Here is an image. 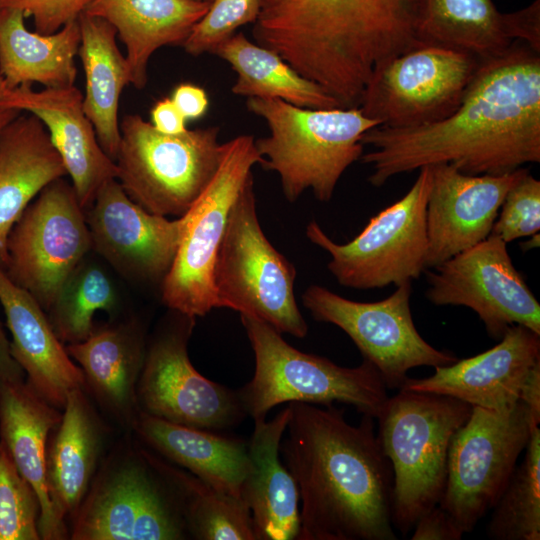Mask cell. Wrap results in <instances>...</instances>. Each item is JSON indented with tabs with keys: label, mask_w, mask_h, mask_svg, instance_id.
Returning <instances> with one entry per match:
<instances>
[{
	"label": "cell",
	"mask_w": 540,
	"mask_h": 540,
	"mask_svg": "<svg viewBox=\"0 0 540 540\" xmlns=\"http://www.w3.org/2000/svg\"><path fill=\"white\" fill-rule=\"evenodd\" d=\"M369 182L450 164L469 175H499L540 162V52L514 41L482 59L456 110L413 128L376 126L361 139Z\"/></svg>",
	"instance_id": "1"
},
{
	"label": "cell",
	"mask_w": 540,
	"mask_h": 540,
	"mask_svg": "<svg viewBox=\"0 0 540 540\" xmlns=\"http://www.w3.org/2000/svg\"><path fill=\"white\" fill-rule=\"evenodd\" d=\"M291 409L282 461L299 494L297 540H396L393 471L373 417L349 424L343 410L303 402Z\"/></svg>",
	"instance_id": "2"
},
{
	"label": "cell",
	"mask_w": 540,
	"mask_h": 540,
	"mask_svg": "<svg viewBox=\"0 0 540 540\" xmlns=\"http://www.w3.org/2000/svg\"><path fill=\"white\" fill-rule=\"evenodd\" d=\"M416 13L417 0H260L252 35L350 107L379 64L422 44Z\"/></svg>",
	"instance_id": "3"
},
{
	"label": "cell",
	"mask_w": 540,
	"mask_h": 540,
	"mask_svg": "<svg viewBox=\"0 0 540 540\" xmlns=\"http://www.w3.org/2000/svg\"><path fill=\"white\" fill-rule=\"evenodd\" d=\"M246 107L268 126L269 135L255 146L261 165L278 173L290 202L307 189L319 201H329L343 173L362 156V136L379 126L358 106L316 109L250 97Z\"/></svg>",
	"instance_id": "4"
},
{
	"label": "cell",
	"mask_w": 540,
	"mask_h": 540,
	"mask_svg": "<svg viewBox=\"0 0 540 540\" xmlns=\"http://www.w3.org/2000/svg\"><path fill=\"white\" fill-rule=\"evenodd\" d=\"M471 411L450 396L399 389L377 417V437L393 471L392 523L403 535L439 504L452 437Z\"/></svg>",
	"instance_id": "5"
},
{
	"label": "cell",
	"mask_w": 540,
	"mask_h": 540,
	"mask_svg": "<svg viewBox=\"0 0 540 540\" xmlns=\"http://www.w3.org/2000/svg\"><path fill=\"white\" fill-rule=\"evenodd\" d=\"M255 356L252 379L237 391L242 407L253 420L282 403L303 402L353 406L362 415L377 418L389 396L377 368L365 360L349 368L327 358L307 354L289 345L267 323L241 315Z\"/></svg>",
	"instance_id": "6"
},
{
	"label": "cell",
	"mask_w": 540,
	"mask_h": 540,
	"mask_svg": "<svg viewBox=\"0 0 540 540\" xmlns=\"http://www.w3.org/2000/svg\"><path fill=\"white\" fill-rule=\"evenodd\" d=\"M253 185L251 175L232 204L216 254L212 281L218 308L303 338L308 325L294 295L296 270L262 231Z\"/></svg>",
	"instance_id": "7"
},
{
	"label": "cell",
	"mask_w": 540,
	"mask_h": 540,
	"mask_svg": "<svg viewBox=\"0 0 540 540\" xmlns=\"http://www.w3.org/2000/svg\"><path fill=\"white\" fill-rule=\"evenodd\" d=\"M116 179L131 200L149 213L182 217L214 177L224 145L218 127L158 132L140 115L120 123Z\"/></svg>",
	"instance_id": "8"
},
{
	"label": "cell",
	"mask_w": 540,
	"mask_h": 540,
	"mask_svg": "<svg viewBox=\"0 0 540 540\" xmlns=\"http://www.w3.org/2000/svg\"><path fill=\"white\" fill-rule=\"evenodd\" d=\"M538 426L521 401L503 410L472 407L452 437L438 504L461 532H471L495 506Z\"/></svg>",
	"instance_id": "9"
},
{
	"label": "cell",
	"mask_w": 540,
	"mask_h": 540,
	"mask_svg": "<svg viewBox=\"0 0 540 540\" xmlns=\"http://www.w3.org/2000/svg\"><path fill=\"white\" fill-rule=\"evenodd\" d=\"M73 540H179L188 536L177 498L144 449L113 455L72 516Z\"/></svg>",
	"instance_id": "10"
},
{
	"label": "cell",
	"mask_w": 540,
	"mask_h": 540,
	"mask_svg": "<svg viewBox=\"0 0 540 540\" xmlns=\"http://www.w3.org/2000/svg\"><path fill=\"white\" fill-rule=\"evenodd\" d=\"M430 166L398 201L375 215L353 240L338 244L312 221L308 239L327 251L328 269L339 284L354 289L382 288L411 282L427 269L426 208L431 188Z\"/></svg>",
	"instance_id": "11"
},
{
	"label": "cell",
	"mask_w": 540,
	"mask_h": 540,
	"mask_svg": "<svg viewBox=\"0 0 540 540\" xmlns=\"http://www.w3.org/2000/svg\"><path fill=\"white\" fill-rule=\"evenodd\" d=\"M214 177L182 216V231L172 265L162 279V300L173 311L204 316L218 308L212 273L230 209L242 187L261 164L255 140L240 135L223 143Z\"/></svg>",
	"instance_id": "12"
},
{
	"label": "cell",
	"mask_w": 540,
	"mask_h": 540,
	"mask_svg": "<svg viewBox=\"0 0 540 540\" xmlns=\"http://www.w3.org/2000/svg\"><path fill=\"white\" fill-rule=\"evenodd\" d=\"M482 59L420 44L379 64L358 107L379 126L413 128L442 120L459 106Z\"/></svg>",
	"instance_id": "13"
},
{
	"label": "cell",
	"mask_w": 540,
	"mask_h": 540,
	"mask_svg": "<svg viewBox=\"0 0 540 540\" xmlns=\"http://www.w3.org/2000/svg\"><path fill=\"white\" fill-rule=\"evenodd\" d=\"M91 249L85 210L72 184L59 178L37 195L11 229L4 270L48 312Z\"/></svg>",
	"instance_id": "14"
},
{
	"label": "cell",
	"mask_w": 540,
	"mask_h": 540,
	"mask_svg": "<svg viewBox=\"0 0 540 540\" xmlns=\"http://www.w3.org/2000/svg\"><path fill=\"white\" fill-rule=\"evenodd\" d=\"M396 287L383 300L357 302L311 285L302 301L315 320L338 326L352 339L364 359L380 372L387 388L400 389L409 370L445 366L458 358L436 349L417 331L410 309L411 282Z\"/></svg>",
	"instance_id": "15"
},
{
	"label": "cell",
	"mask_w": 540,
	"mask_h": 540,
	"mask_svg": "<svg viewBox=\"0 0 540 540\" xmlns=\"http://www.w3.org/2000/svg\"><path fill=\"white\" fill-rule=\"evenodd\" d=\"M179 316L146 350L136 389L139 410L171 423L212 431L239 424L246 413L237 391L207 379L194 368L187 351L194 318Z\"/></svg>",
	"instance_id": "16"
},
{
	"label": "cell",
	"mask_w": 540,
	"mask_h": 540,
	"mask_svg": "<svg viewBox=\"0 0 540 540\" xmlns=\"http://www.w3.org/2000/svg\"><path fill=\"white\" fill-rule=\"evenodd\" d=\"M507 243L490 234L427 272V299L477 313L488 335L500 340L509 326L540 335V304L512 263Z\"/></svg>",
	"instance_id": "17"
},
{
	"label": "cell",
	"mask_w": 540,
	"mask_h": 540,
	"mask_svg": "<svg viewBox=\"0 0 540 540\" xmlns=\"http://www.w3.org/2000/svg\"><path fill=\"white\" fill-rule=\"evenodd\" d=\"M92 249L121 274L163 279L174 260L182 217L149 213L125 193L117 179L106 181L86 210Z\"/></svg>",
	"instance_id": "18"
},
{
	"label": "cell",
	"mask_w": 540,
	"mask_h": 540,
	"mask_svg": "<svg viewBox=\"0 0 540 540\" xmlns=\"http://www.w3.org/2000/svg\"><path fill=\"white\" fill-rule=\"evenodd\" d=\"M430 168L426 268L486 239L508 191L529 173L520 167L499 175H469L445 163Z\"/></svg>",
	"instance_id": "19"
},
{
	"label": "cell",
	"mask_w": 540,
	"mask_h": 540,
	"mask_svg": "<svg viewBox=\"0 0 540 540\" xmlns=\"http://www.w3.org/2000/svg\"><path fill=\"white\" fill-rule=\"evenodd\" d=\"M0 107L30 113L44 124L85 211L100 187L116 179L117 165L100 146L83 109V94L75 85L40 91L20 85L5 92Z\"/></svg>",
	"instance_id": "20"
},
{
	"label": "cell",
	"mask_w": 540,
	"mask_h": 540,
	"mask_svg": "<svg viewBox=\"0 0 540 540\" xmlns=\"http://www.w3.org/2000/svg\"><path fill=\"white\" fill-rule=\"evenodd\" d=\"M539 363L540 335L512 325L494 347L435 367L429 377H408L400 389L450 396L472 407L503 410L519 401L524 383Z\"/></svg>",
	"instance_id": "21"
},
{
	"label": "cell",
	"mask_w": 540,
	"mask_h": 540,
	"mask_svg": "<svg viewBox=\"0 0 540 540\" xmlns=\"http://www.w3.org/2000/svg\"><path fill=\"white\" fill-rule=\"evenodd\" d=\"M0 304L11 333L10 352L26 383L46 402L63 409L68 393L85 387L83 372L55 334L47 312L0 265Z\"/></svg>",
	"instance_id": "22"
},
{
	"label": "cell",
	"mask_w": 540,
	"mask_h": 540,
	"mask_svg": "<svg viewBox=\"0 0 540 540\" xmlns=\"http://www.w3.org/2000/svg\"><path fill=\"white\" fill-rule=\"evenodd\" d=\"M53 432L46 451L47 489L54 517L67 529V518L75 514L92 483L106 433L85 387L68 393Z\"/></svg>",
	"instance_id": "23"
},
{
	"label": "cell",
	"mask_w": 540,
	"mask_h": 540,
	"mask_svg": "<svg viewBox=\"0 0 540 540\" xmlns=\"http://www.w3.org/2000/svg\"><path fill=\"white\" fill-rule=\"evenodd\" d=\"M290 415L288 405L270 421L254 420L248 441L251 470L241 498L250 511L256 540H292L299 532L298 488L279 455Z\"/></svg>",
	"instance_id": "24"
},
{
	"label": "cell",
	"mask_w": 540,
	"mask_h": 540,
	"mask_svg": "<svg viewBox=\"0 0 540 540\" xmlns=\"http://www.w3.org/2000/svg\"><path fill=\"white\" fill-rule=\"evenodd\" d=\"M58 410L26 382L0 381V442L38 496L39 533L44 540L69 536L54 517L46 479L47 443L61 419Z\"/></svg>",
	"instance_id": "25"
},
{
	"label": "cell",
	"mask_w": 540,
	"mask_h": 540,
	"mask_svg": "<svg viewBox=\"0 0 540 540\" xmlns=\"http://www.w3.org/2000/svg\"><path fill=\"white\" fill-rule=\"evenodd\" d=\"M21 113L0 132L2 267L7 262V239L14 224L48 184L67 175L44 124L30 113Z\"/></svg>",
	"instance_id": "26"
},
{
	"label": "cell",
	"mask_w": 540,
	"mask_h": 540,
	"mask_svg": "<svg viewBox=\"0 0 540 540\" xmlns=\"http://www.w3.org/2000/svg\"><path fill=\"white\" fill-rule=\"evenodd\" d=\"M209 2L193 0H90L84 13L111 24L126 47L131 84L143 89L153 53L182 46Z\"/></svg>",
	"instance_id": "27"
},
{
	"label": "cell",
	"mask_w": 540,
	"mask_h": 540,
	"mask_svg": "<svg viewBox=\"0 0 540 540\" xmlns=\"http://www.w3.org/2000/svg\"><path fill=\"white\" fill-rule=\"evenodd\" d=\"M132 429L167 461L183 467L216 490L241 498L242 484L251 470L248 442L212 430L171 423L141 411Z\"/></svg>",
	"instance_id": "28"
},
{
	"label": "cell",
	"mask_w": 540,
	"mask_h": 540,
	"mask_svg": "<svg viewBox=\"0 0 540 540\" xmlns=\"http://www.w3.org/2000/svg\"><path fill=\"white\" fill-rule=\"evenodd\" d=\"M66 351L79 364L85 389L122 425L133 428L140 412L136 389L146 350L143 334L132 324L96 330Z\"/></svg>",
	"instance_id": "29"
},
{
	"label": "cell",
	"mask_w": 540,
	"mask_h": 540,
	"mask_svg": "<svg viewBox=\"0 0 540 540\" xmlns=\"http://www.w3.org/2000/svg\"><path fill=\"white\" fill-rule=\"evenodd\" d=\"M25 15L17 9H0V74L9 89L40 83L67 87L75 83L81 34L78 19L52 34L29 31Z\"/></svg>",
	"instance_id": "30"
},
{
	"label": "cell",
	"mask_w": 540,
	"mask_h": 540,
	"mask_svg": "<svg viewBox=\"0 0 540 540\" xmlns=\"http://www.w3.org/2000/svg\"><path fill=\"white\" fill-rule=\"evenodd\" d=\"M78 22V55L86 79L83 109L100 146L115 161L121 141L119 100L124 87L131 84L129 65L116 43L117 32L111 24L84 12Z\"/></svg>",
	"instance_id": "31"
},
{
	"label": "cell",
	"mask_w": 540,
	"mask_h": 540,
	"mask_svg": "<svg viewBox=\"0 0 540 540\" xmlns=\"http://www.w3.org/2000/svg\"><path fill=\"white\" fill-rule=\"evenodd\" d=\"M212 54L226 61L237 77L233 94L247 98L280 99L304 108L340 107L338 101L317 83L305 78L276 52L235 33Z\"/></svg>",
	"instance_id": "32"
},
{
	"label": "cell",
	"mask_w": 540,
	"mask_h": 540,
	"mask_svg": "<svg viewBox=\"0 0 540 540\" xmlns=\"http://www.w3.org/2000/svg\"><path fill=\"white\" fill-rule=\"evenodd\" d=\"M416 31L422 44L440 45L487 59L504 52L503 13L492 0H417Z\"/></svg>",
	"instance_id": "33"
},
{
	"label": "cell",
	"mask_w": 540,
	"mask_h": 540,
	"mask_svg": "<svg viewBox=\"0 0 540 540\" xmlns=\"http://www.w3.org/2000/svg\"><path fill=\"white\" fill-rule=\"evenodd\" d=\"M144 452L173 490L188 535L199 540H256L250 511L241 498L224 494L162 457Z\"/></svg>",
	"instance_id": "34"
},
{
	"label": "cell",
	"mask_w": 540,
	"mask_h": 540,
	"mask_svg": "<svg viewBox=\"0 0 540 540\" xmlns=\"http://www.w3.org/2000/svg\"><path fill=\"white\" fill-rule=\"evenodd\" d=\"M116 303L117 294L107 274L83 260L66 279L47 314L59 340L73 344L91 335L96 312H111Z\"/></svg>",
	"instance_id": "35"
},
{
	"label": "cell",
	"mask_w": 540,
	"mask_h": 540,
	"mask_svg": "<svg viewBox=\"0 0 540 540\" xmlns=\"http://www.w3.org/2000/svg\"><path fill=\"white\" fill-rule=\"evenodd\" d=\"M493 509L486 533L494 540L540 539V428L535 427Z\"/></svg>",
	"instance_id": "36"
},
{
	"label": "cell",
	"mask_w": 540,
	"mask_h": 540,
	"mask_svg": "<svg viewBox=\"0 0 540 540\" xmlns=\"http://www.w3.org/2000/svg\"><path fill=\"white\" fill-rule=\"evenodd\" d=\"M40 502L0 442V540H39Z\"/></svg>",
	"instance_id": "37"
},
{
	"label": "cell",
	"mask_w": 540,
	"mask_h": 540,
	"mask_svg": "<svg viewBox=\"0 0 540 540\" xmlns=\"http://www.w3.org/2000/svg\"><path fill=\"white\" fill-rule=\"evenodd\" d=\"M259 11L260 0H212L182 46L193 56L213 53L239 27L254 24Z\"/></svg>",
	"instance_id": "38"
},
{
	"label": "cell",
	"mask_w": 540,
	"mask_h": 540,
	"mask_svg": "<svg viewBox=\"0 0 540 540\" xmlns=\"http://www.w3.org/2000/svg\"><path fill=\"white\" fill-rule=\"evenodd\" d=\"M540 230V181L529 173L505 196L490 234L505 243Z\"/></svg>",
	"instance_id": "39"
},
{
	"label": "cell",
	"mask_w": 540,
	"mask_h": 540,
	"mask_svg": "<svg viewBox=\"0 0 540 540\" xmlns=\"http://www.w3.org/2000/svg\"><path fill=\"white\" fill-rule=\"evenodd\" d=\"M90 0H0V9H17L33 18L35 31L52 34L76 21Z\"/></svg>",
	"instance_id": "40"
},
{
	"label": "cell",
	"mask_w": 540,
	"mask_h": 540,
	"mask_svg": "<svg viewBox=\"0 0 540 540\" xmlns=\"http://www.w3.org/2000/svg\"><path fill=\"white\" fill-rule=\"evenodd\" d=\"M503 23L512 42L520 41L540 52V0L519 11L503 13Z\"/></svg>",
	"instance_id": "41"
},
{
	"label": "cell",
	"mask_w": 540,
	"mask_h": 540,
	"mask_svg": "<svg viewBox=\"0 0 540 540\" xmlns=\"http://www.w3.org/2000/svg\"><path fill=\"white\" fill-rule=\"evenodd\" d=\"M412 531V540H460L464 535L439 505L422 515Z\"/></svg>",
	"instance_id": "42"
},
{
	"label": "cell",
	"mask_w": 540,
	"mask_h": 540,
	"mask_svg": "<svg viewBox=\"0 0 540 540\" xmlns=\"http://www.w3.org/2000/svg\"><path fill=\"white\" fill-rule=\"evenodd\" d=\"M171 100L186 120L201 118L205 115L209 106L206 91L192 83L177 85L172 92Z\"/></svg>",
	"instance_id": "43"
},
{
	"label": "cell",
	"mask_w": 540,
	"mask_h": 540,
	"mask_svg": "<svg viewBox=\"0 0 540 540\" xmlns=\"http://www.w3.org/2000/svg\"><path fill=\"white\" fill-rule=\"evenodd\" d=\"M152 126L160 133L177 135L185 132L186 119L171 98L157 101L151 110Z\"/></svg>",
	"instance_id": "44"
},
{
	"label": "cell",
	"mask_w": 540,
	"mask_h": 540,
	"mask_svg": "<svg viewBox=\"0 0 540 540\" xmlns=\"http://www.w3.org/2000/svg\"><path fill=\"white\" fill-rule=\"evenodd\" d=\"M24 375V371L11 355L10 341L0 321V381L21 382L24 381Z\"/></svg>",
	"instance_id": "45"
},
{
	"label": "cell",
	"mask_w": 540,
	"mask_h": 540,
	"mask_svg": "<svg viewBox=\"0 0 540 540\" xmlns=\"http://www.w3.org/2000/svg\"><path fill=\"white\" fill-rule=\"evenodd\" d=\"M519 401L526 405L533 420L540 424V363L534 367L524 383Z\"/></svg>",
	"instance_id": "46"
},
{
	"label": "cell",
	"mask_w": 540,
	"mask_h": 540,
	"mask_svg": "<svg viewBox=\"0 0 540 540\" xmlns=\"http://www.w3.org/2000/svg\"><path fill=\"white\" fill-rule=\"evenodd\" d=\"M21 112L0 107V132Z\"/></svg>",
	"instance_id": "47"
},
{
	"label": "cell",
	"mask_w": 540,
	"mask_h": 540,
	"mask_svg": "<svg viewBox=\"0 0 540 540\" xmlns=\"http://www.w3.org/2000/svg\"><path fill=\"white\" fill-rule=\"evenodd\" d=\"M8 86L3 78V76L0 74V101L2 97L4 96L5 92L8 90Z\"/></svg>",
	"instance_id": "48"
},
{
	"label": "cell",
	"mask_w": 540,
	"mask_h": 540,
	"mask_svg": "<svg viewBox=\"0 0 540 540\" xmlns=\"http://www.w3.org/2000/svg\"><path fill=\"white\" fill-rule=\"evenodd\" d=\"M193 1L209 2V3H211L212 0H193Z\"/></svg>",
	"instance_id": "49"
}]
</instances>
